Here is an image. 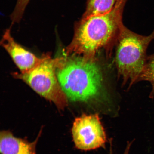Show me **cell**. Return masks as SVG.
<instances>
[{"label": "cell", "instance_id": "9c48e42d", "mask_svg": "<svg viewBox=\"0 0 154 154\" xmlns=\"http://www.w3.org/2000/svg\"><path fill=\"white\" fill-rule=\"evenodd\" d=\"M145 81L149 82L151 85L152 90L149 97L154 98V53L148 56L143 72L138 82Z\"/></svg>", "mask_w": 154, "mask_h": 154}, {"label": "cell", "instance_id": "277c9868", "mask_svg": "<svg viewBox=\"0 0 154 154\" xmlns=\"http://www.w3.org/2000/svg\"><path fill=\"white\" fill-rule=\"evenodd\" d=\"M42 62L32 70L25 73H14V76L28 84L42 97L63 110L67 105V99L63 91L56 72L57 58L49 54L43 56Z\"/></svg>", "mask_w": 154, "mask_h": 154}, {"label": "cell", "instance_id": "5b68a950", "mask_svg": "<svg viewBox=\"0 0 154 154\" xmlns=\"http://www.w3.org/2000/svg\"><path fill=\"white\" fill-rule=\"evenodd\" d=\"M72 134L75 146L83 151L103 147L106 142L104 128L98 114H83L77 117Z\"/></svg>", "mask_w": 154, "mask_h": 154}, {"label": "cell", "instance_id": "8fae6325", "mask_svg": "<svg viewBox=\"0 0 154 154\" xmlns=\"http://www.w3.org/2000/svg\"><path fill=\"white\" fill-rule=\"evenodd\" d=\"M131 146V143H129H129H128V145L127 146L126 149H125V151L124 154H128ZM111 146V147L110 148V154H113L112 149V148Z\"/></svg>", "mask_w": 154, "mask_h": 154}, {"label": "cell", "instance_id": "3957f363", "mask_svg": "<svg viewBox=\"0 0 154 154\" xmlns=\"http://www.w3.org/2000/svg\"><path fill=\"white\" fill-rule=\"evenodd\" d=\"M153 40L154 30L149 35L143 36L131 31L121 24L116 40L115 61L123 83L129 82L131 86L138 82L147 61L148 48Z\"/></svg>", "mask_w": 154, "mask_h": 154}, {"label": "cell", "instance_id": "ba28073f", "mask_svg": "<svg viewBox=\"0 0 154 154\" xmlns=\"http://www.w3.org/2000/svg\"><path fill=\"white\" fill-rule=\"evenodd\" d=\"M118 0H88L83 17L106 14L114 8Z\"/></svg>", "mask_w": 154, "mask_h": 154}, {"label": "cell", "instance_id": "8992f818", "mask_svg": "<svg viewBox=\"0 0 154 154\" xmlns=\"http://www.w3.org/2000/svg\"><path fill=\"white\" fill-rule=\"evenodd\" d=\"M11 26L4 32L1 44L12 58L20 69L25 73L33 70L43 61V56L39 58L17 43L11 34Z\"/></svg>", "mask_w": 154, "mask_h": 154}, {"label": "cell", "instance_id": "6da1fadb", "mask_svg": "<svg viewBox=\"0 0 154 154\" xmlns=\"http://www.w3.org/2000/svg\"><path fill=\"white\" fill-rule=\"evenodd\" d=\"M64 54L57 57L56 72L67 99L88 105L106 100L104 75L96 57Z\"/></svg>", "mask_w": 154, "mask_h": 154}, {"label": "cell", "instance_id": "30bf717a", "mask_svg": "<svg viewBox=\"0 0 154 154\" xmlns=\"http://www.w3.org/2000/svg\"><path fill=\"white\" fill-rule=\"evenodd\" d=\"M30 0H17L14 10L10 16L11 24L18 23L23 18L27 6Z\"/></svg>", "mask_w": 154, "mask_h": 154}, {"label": "cell", "instance_id": "52a82bcc", "mask_svg": "<svg viewBox=\"0 0 154 154\" xmlns=\"http://www.w3.org/2000/svg\"><path fill=\"white\" fill-rule=\"evenodd\" d=\"M42 129L36 139L29 142L15 137L9 131H2L0 134V152L1 154H36V147L41 135Z\"/></svg>", "mask_w": 154, "mask_h": 154}, {"label": "cell", "instance_id": "7c38bea8", "mask_svg": "<svg viewBox=\"0 0 154 154\" xmlns=\"http://www.w3.org/2000/svg\"><path fill=\"white\" fill-rule=\"evenodd\" d=\"M124 0H118V2H117V3H121L123 2V1H124Z\"/></svg>", "mask_w": 154, "mask_h": 154}, {"label": "cell", "instance_id": "7a4b0ae2", "mask_svg": "<svg viewBox=\"0 0 154 154\" xmlns=\"http://www.w3.org/2000/svg\"><path fill=\"white\" fill-rule=\"evenodd\" d=\"M123 3L116 4L106 14L83 17L75 26L73 39L65 54L93 58L99 50L105 48L110 55L111 45L116 40L122 23Z\"/></svg>", "mask_w": 154, "mask_h": 154}]
</instances>
